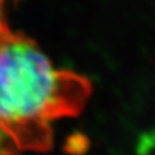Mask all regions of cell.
<instances>
[{
	"label": "cell",
	"instance_id": "1",
	"mask_svg": "<svg viewBox=\"0 0 155 155\" xmlns=\"http://www.w3.org/2000/svg\"><path fill=\"white\" fill-rule=\"evenodd\" d=\"M91 94L87 78L56 69L22 34L0 44V127L19 151H48L52 122L80 114Z\"/></svg>",
	"mask_w": 155,
	"mask_h": 155
},
{
	"label": "cell",
	"instance_id": "2",
	"mask_svg": "<svg viewBox=\"0 0 155 155\" xmlns=\"http://www.w3.org/2000/svg\"><path fill=\"white\" fill-rule=\"evenodd\" d=\"M19 153L14 142L0 127V155H19Z\"/></svg>",
	"mask_w": 155,
	"mask_h": 155
},
{
	"label": "cell",
	"instance_id": "3",
	"mask_svg": "<svg viewBox=\"0 0 155 155\" xmlns=\"http://www.w3.org/2000/svg\"><path fill=\"white\" fill-rule=\"evenodd\" d=\"M13 34L5 18V0H0V44Z\"/></svg>",
	"mask_w": 155,
	"mask_h": 155
}]
</instances>
